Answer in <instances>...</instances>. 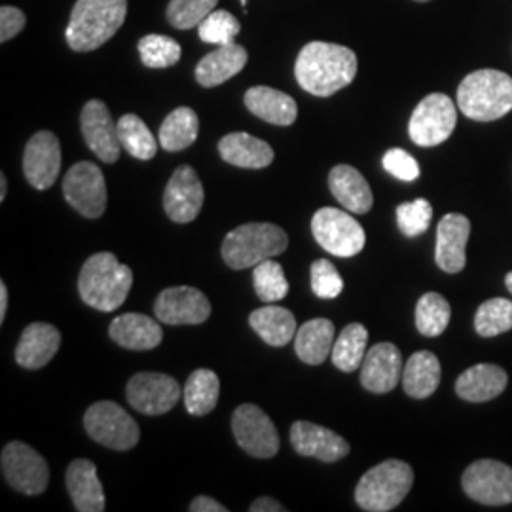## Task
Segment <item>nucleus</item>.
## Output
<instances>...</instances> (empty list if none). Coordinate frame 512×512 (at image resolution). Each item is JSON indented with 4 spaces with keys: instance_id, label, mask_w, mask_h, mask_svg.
Instances as JSON below:
<instances>
[{
    "instance_id": "41",
    "label": "nucleus",
    "mask_w": 512,
    "mask_h": 512,
    "mask_svg": "<svg viewBox=\"0 0 512 512\" xmlns=\"http://www.w3.org/2000/svg\"><path fill=\"white\" fill-rule=\"evenodd\" d=\"M217 2L219 0H171L165 16L175 29L186 31L198 27L217 8Z\"/></svg>"
},
{
    "instance_id": "44",
    "label": "nucleus",
    "mask_w": 512,
    "mask_h": 512,
    "mask_svg": "<svg viewBox=\"0 0 512 512\" xmlns=\"http://www.w3.org/2000/svg\"><path fill=\"white\" fill-rule=\"evenodd\" d=\"M311 291L319 298H336L344 291V279L329 260H315L311 264Z\"/></svg>"
},
{
    "instance_id": "27",
    "label": "nucleus",
    "mask_w": 512,
    "mask_h": 512,
    "mask_svg": "<svg viewBox=\"0 0 512 512\" xmlns=\"http://www.w3.org/2000/svg\"><path fill=\"white\" fill-rule=\"evenodd\" d=\"M329 186L332 196L342 203V207H346L349 213L365 215L374 205V196L365 177L351 165H336L330 171Z\"/></svg>"
},
{
    "instance_id": "28",
    "label": "nucleus",
    "mask_w": 512,
    "mask_h": 512,
    "mask_svg": "<svg viewBox=\"0 0 512 512\" xmlns=\"http://www.w3.org/2000/svg\"><path fill=\"white\" fill-rule=\"evenodd\" d=\"M245 107L256 118L274 126H291L298 118L293 97L268 86H256L245 93Z\"/></svg>"
},
{
    "instance_id": "15",
    "label": "nucleus",
    "mask_w": 512,
    "mask_h": 512,
    "mask_svg": "<svg viewBox=\"0 0 512 512\" xmlns=\"http://www.w3.org/2000/svg\"><path fill=\"white\" fill-rule=\"evenodd\" d=\"M80 128L86 145L101 162L114 164L120 160L122 143L118 137V126L112 122L103 101L92 99L84 105L80 114Z\"/></svg>"
},
{
    "instance_id": "24",
    "label": "nucleus",
    "mask_w": 512,
    "mask_h": 512,
    "mask_svg": "<svg viewBox=\"0 0 512 512\" xmlns=\"http://www.w3.org/2000/svg\"><path fill=\"white\" fill-rule=\"evenodd\" d=\"M61 346V332L50 323H31L23 330L16 346V361L19 366L38 370L48 365Z\"/></svg>"
},
{
    "instance_id": "39",
    "label": "nucleus",
    "mask_w": 512,
    "mask_h": 512,
    "mask_svg": "<svg viewBox=\"0 0 512 512\" xmlns=\"http://www.w3.org/2000/svg\"><path fill=\"white\" fill-rule=\"evenodd\" d=\"M512 329V302L507 298H492L484 302L475 315V330L482 338L499 336Z\"/></svg>"
},
{
    "instance_id": "4",
    "label": "nucleus",
    "mask_w": 512,
    "mask_h": 512,
    "mask_svg": "<svg viewBox=\"0 0 512 512\" xmlns=\"http://www.w3.org/2000/svg\"><path fill=\"white\" fill-rule=\"evenodd\" d=\"M458 107L475 122H494L512 110V78L495 69L467 74L458 88Z\"/></svg>"
},
{
    "instance_id": "1",
    "label": "nucleus",
    "mask_w": 512,
    "mask_h": 512,
    "mask_svg": "<svg viewBox=\"0 0 512 512\" xmlns=\"http://www.w3.org/2000/svg\"><path fill=\"white\" fill-rule=\"evenodd\" d=\"M357 55L353 50L330 42H310L296 57L294 76L304 92L330 97L355 80Z\"/></svg>"
},
{
    "instance_id": "17",
    "label": "nucleus",
    "mask_w": 512,
    "mask_h": 512,
    "mask_svg": "<svg viewBox=\"0 0 512 512\" xmlns=\"http://www.w3.org/2000/svg\"><path fill=\"white\" fill-rule=\"evenodd\" d=\"M203 198L205 194L198 173L190 165H181L165 186V213L173 222H192L202 211Z\"/></svg>"
},
{
    "instance_id": "7",
    "label": "nucleus",
    "mask_w": 512,
    "mask_h": 512,
    "mask_svg": "<svg viewBox=\"0 0 512 512\" xmlns=\"http://www.w3.org/2000/svg\"><path fill=\"white\" fill-rule=\"evenodd\" d=\"M311 232L315 241L330 255L351 258L365 249L363 226L342 209H319L311 220Z\"/></svg>"
},
{
    "instance_id": "34",
    "label": "nucleus",
    "mask_w": 512,
    "mask_h": 512,
    "mask_svg": "<svg viewBox=\"0 0 512 512\" xmlns=\"http://www.w3.org/2000/svg\"><path fill=\"white\" fill-rule=\"evenodd\" d=\"M200 133V118L188 107H179L167 114L160 128V147L167 152H181L192 147Z\"/></svg>"
},
{
    "instance_id": "43",
    "label": "nucleus",
    "mask_w": 512,
    "mask_h": 512,
    "mask_svg": "<svg viewBox=\"0 0 512 512\" xmlns=\"http://www.w3.org/2000/svg\"><path fill=\"white\" fill-rule=\"evenodd\" d=\"M433 207L423 198L414 202L401 203L397 207V224L406 238H416L431 226Z\"/></svg>"
},
{
    "instance_id": "47",
    "label": "nucleus",
    "mask_w": 512,
    "mask_h": 512,
    "mask_svg": "<svg viewBox=\"0 0 512 512\" xmlns=\"http://www.w3.org/2000/svg\"><path fill=\"white\" fill-rule=\"evenodd\" d=\"M192 512H226L228 509L224 507V505H220L217 499H213V497H209V495H200V497H196L192 503H190V507H188Z\"/></svg>"
},
{
    "instance_id": "42",
    "label": "nucleus",
    "mask_w": 512,
    "mask_h": 512,
    "mask_svg": "<svg viewBox=\"0 0 512 512\" xmlns=\"http://www.w3.org/2000/svg\"><path fill=\"white\" fill-rule=\"evenodd\" d=\"M239 31H241V25H239L238 19L226 10H213L198 25V33L203 42L217 44V46L236 42Z\"/></svg>"
},
{
    "instance_id": "29",
    "label": "nucleus",
    "mask_w": 512,
    "mask_h": 512,
    "mask_svg": "<svg viewBox=\"0 0 512 512\" xmlns=\"http://www.w3.org/2000/svg\"><path fill=\"white\" fill-rule=\"evenodd\" d=\"M219 152L224 162L241 169H264L274 162V148L249 133H230L222 137Z\"/></svg>"
},
{
    "instance_id": "5",
    "label": "nucleus",
    "mask_w": 512,
    "mask_h": 512,
    "mask_svg": "<svg viewBox=\"0 0 512 512\" xmlns=\"http://www.w3.org/2000/svg\"><path fill=\"white\" fill-rule=\"evenodd\" d=\"M289 238L283 228L270 222H251L238 226L222 241V258L234 270L255 268L256 264L283 255Z\"/></svg>"
},
{
    "instance_id": "13",
    "label": "nucleus",
    "mask_w": 512,
    "mask_h": 512,
    "mask_svg": "<svg viewBox=\"0 0 512 512\" xmlns=\"http://www.w3.org/2000/svg\"><path fill=\"white\" fill-rule=\"evenodd\" d=\"M232 431L239 446L253 458H274L279 452V435L274 421L255 404H241L232 414Z\"/></svg>"
},
{
    "instance_id": "38",
    "label": "nucleus",
    "mask_w": 512,
    "mask_h": 512,
    "mask_svg": "<svg viewBox=\"0 0 512 512\" xmlns=\"http://www.w3.org/2000/svg\"><path fill=\"white\" fill-rule=\"evenodd\" d=\"M253 283L256 296L264 304H275L289 294V281L285 277V270L272 258L256 264L253 270Z\"/></svg>"
},
{
    "instance_id": "30",
    "label": "nucleus",
    "mask_w": 512,
    "mask_h": 512,
    "mask_svg": "<svg viewBox=\"0 0 512 512\" xmlns=\"http://www.w3.org/2000/svg\"><path fill=\"white\" fill-rule=\"evenodd\" d=\"M336 342L334 323L329 319H311L296 330L294 351L306 365L317 366L327 361Z\"/></svg>"
},
{
    "instance_id": "26",
    "label": "nucleus",
    "mask_w": 512,
    "mask_h": 512,
    "mask_svg": "<svg viewBox=\"0 0 512 512\" xmlns=\"http://www.w3.org/2000/svg\"><path fill=\"white\" fill-rule=\"evenodd\" d=\"M247 50L236 42L219 46L196 65V80L203 88H215L241 73L247 65Z\"/></svg>"
},
{
    "instance_id": "25",
    "label": "nucleus",
    "mask_w": 512,
    "mask_h": 512,
    "mask_svg": "<svg viewBox=\"0 0 512 512\" xmlns=\"http://www.w3.org/2000/svg\"><path fill=\"white\" fill-rule=\"evenodd\" d=\"M509 384L507 372L497 365L471 366L467 368L456 382V393L469 403H488L499 397Z\"/></svg>"
},
{
    "instance_id": "16",
    "label": "nucleus",
    "mask_w": 512,
    "mask_h": 512,
    "mask_svg": "<svg viewBox=\"0 0 512 512\" xmlns=\"http://www.w3.org/2000/svg\"><path fill=\"white\" fill-rule=\"evenodd\" d=\"M154 313L165 325H202L211 315V302L194 287H171L156 298Z\"/></svg>"
},
{
    "instance_id": "9",
    "label": "nucleus",
    "mask_w": 512,
    "mask_h": 512,
    "mask_svg": "<svg viewBox=\"0 0 512 512\" xmlns=\"http://www.w3.org/2000/svg\"><path fill=\"white\" fill-rule=\"evenodd\" d=\"M458 122V109L444 93L427 95L412 112L408 135L418 147H437L454 133Z\"/></svg>"
},
{
    "instance_id": "11",
    "label": "nucleus",
    "mask_w": 512,
    "mask_h": 512,
    "mask_svg": "<svg viewBox=\"0 0 512 512\" xmlns=\"http://www.w3.org/2000/svg\"><path fill=\"white\" fill-rule=\"evenodd\" d=\"M65 200L86 219H99L107 209V184L92 162L74 164L63 179Z\"/></svg>"
},
{
    "instance_id": "3",
    "label": "nucleus",
    "mask_w": 512,
    "mask_h": 512,
    "mask_svg": "<svg viewBox=\"0 0 512 512\" xmlns=\"http://www.w3.org/2000/svg\"><path fill=\"white\" fill-rule=\"evenodd\" d=\"M133 285L131 268L118 262L112 253H97L90 256L78 277L80 298L99 311L118 310Z\"/></svg>"
},
{
    "instance_id": "53",
    "label": "nucleus",
    "mask_w": 512,
    "mask_h": 512,
    "mask_svg": "<svg viewBox=\"0 0 512 512\" xmlns=\"http://www.w3.org/2000/svg\"><path fill=\"white\" fill-rule=\"evenodd\" d=\"M416 2H427V0H416Z\"/></svg>"
},
{
    "instance_id": "2",
    "label": "nucleus",
    "mask_w": 512,
    "mask_h": 512,
    "mask_svg": "<svg viewBox=\"0 0 512 512\" xmlns=\"http://www.w3.org/2000/svg\"><path fill=\"white\" fill-rule=\"evenodd\" d=\"M128 0H76L65 37L74 52H93L118 33Z\"/></svg>"
},
{
    "instance_id": "6",
    "label": "nucleus",
    "mask_w": 512,
    "mask_h": 512,
    "mask_svg": "<svg viewBox=\"0 0 512 512\" xmlns=\"http://www.w3.org/2000/svg\"><path fill=\"white\" fill-rule=\"evenodd\" d=\"M414 471L401 459H387L366 471L357 484L355 501L368 512H389L397 509L412 490Z\"/></svg>"
},
{
    "instance_id": "8",
    "label": "nucleus",
    "mask_w": 512,
    "mask_h": 512,
    "mask_svg": "<svg viewBox=\"0 0 512 512\" xmlns=\"http://www.w3.org/2000/svg\"><path fill=\"white\" fill-rule=\"evenodd\" d=\"M84 427L95 442L118 452L135 448L141 439L137 421L120 404L110 401L92 404L84 414Z\"/></svg>"
},
{
    "instance_id": "46",
    "label": "nucleus",
    "mask_w": 512,
    "mask_h": 512,
    "mask_svg": "<svg viewBox=\"0 0 512 512\" xmlns=\"http://www.w3.org/2000/svg\"><path fill=\"white\" fill-rule=\"evenodd\" d=\"M25 23H27V18L19 8L4 4L0 8V40L2 42L12 40L25 27Z\"/></svg>"
},
{
    "instance_id": "10",
    "label": "nucleus",
    "mask_w": 512,
    "mask_h": 512,
    "mask_svg": "<svg viewBox=\"0 0 512 512\" xmlns=\"http://www.w3.org/2000/svg\"><path fill=\"white\" fill-rule=\"evenodd\" d=\"M0 467L4 480L19 494L40 495L50 482V467L46 459L21 440H12L2 448Z\"/></svg>"
},
{
    "instance_id": "36",
    "label": "nucleus",
    "mask_w": 512,
    "mask_h": 512,
    "mask_svg": "<svg viewBox=\"0 0 512 512\" xmlns=\"http://www.w3.org/2000/svg\"><path fill=\"white\" fill-rule=\"evenodd\" d=\"M118 137L122 148L137 160H152L158 152V141L147 124L137 114H124L118 122Z\"/></svg>"
},
{
    "instance_id": "35",
    "label": "nucleus",
    "mask_w": 512,
    "mask_h": 512,
    "mask_svg": "<svg viewBox=\"0 0 512 512\" xmlns=\"http://www.w3.org/2000/svg\"><path fill=\"white\" fill-rule=\"evenodd\" d=\"M368 344V330L361 323H351L336 338L330 359L342 372H355L363 365Z\"/></svg>"
},
{
    "instance_id": "49",
    "label": "nucleus",
    "mask_w": 512,
    "mask_h": 512,
    "mask_svg": "<svg viewBox=\"0 0 512 512\" xmlns=\"http://www.w3.org/2000/svg\"><path fill=\"white\" fill-rule=\"evenodd\" d=\"M6 311H8V287H6V283L2 281V283H0V323H4Z\"/></svg>"
},
{
    "instance_id": "20",
    "label": "nucleus",
    "mask_w": 512,
    "mask_h": 512,
    "mask_svg": "<svg viewBox=\"0 0 512 512\" xmlns=\"http://www.w3.org/2000/svg\"><path fill=\"white\" fill-rule=\"evenodd\" d=\"M291 444L294 452L304 458H315L334 463L349 454L348 440L342 439L327 427L310 421H296L291 427Z\"/></svg>"
},
{
    "instance_id": "51",
    "label": "nucleus",
    "mask_w": 512,
    "mask_h": 512,
    "mask_svg": "<svg viewBox=\"0 0 512 512\" xmlns=\"http://www.w3.org/2000/svg\"><path fill=\"white\" fill-rule=\"evenodd\" d=\"M505 285H507V289L512 293V272H509L507 277H505Z\"/></svg>"
},
{
    "instance_id": "50",
    "label": "nucleus",
    "mask_w": 512,
    "mask_h": 512,
    "mask_svg": "<svg viewBox=\"0 0 512 512\" xmlns=\"http://www.w3.org/2000/svg\"><path fill=\"white\" fill-rule=\"evenodd\" d=\"M6 192H8V181H6V175L2 173L0 175V202L6 200Z\"/></svg>"
},
{
    "instance_id": "23",
    "label": "nucleus",
    "mask_w": 512,
    "mask_h": 512,
    "mask_svg": "<svg viewBox=\"0 0 512 512\" xmlns=\"http://www.w3.org/2000/svg\"><path fill=\"white\" fill-rule=\"evenodd\" d=\"M110 338L131 351H148L158 348L164 340L160 323L143 313H124L110 323Z\"/></svg>"
},
{
    "instance_id": "37",
    "label": "nucleus",
    "mask_w": 512,
    "mask_h": 512,
    "mask_svg": "<svg viewBox=\"0 0 512 512\" xmlns=\"http://www.w3.org/2000/svg\"><path fill=\"white\" fill-rule=\"evenodd\" d=\"M452 317L448 300L439 293H425L416 306V327L427 338L440 336Z\"/></svg>"
},
{
    "instance_id": "45",
    "label": "nucleus",
    "mask_w": 512,
    "mask_h": 512,
    "mask_svg": "<svg viewBox=\"0 0 512 512\" xmlns=\"http://www.w3.org/2000/svg\"><path fill=\"white\" fill-rule=\"evenodd\" d=\"M384 167L387 173H391L395 179L404 183H412L420 177V164L403 148L387 150L384 156Z\"/></svg>"
},
{
    "instance_id": "22",
    "label": "nucleus",
    "mask_w": 512,
    "mask_h": 512,
    "mask_svg": "<svg viewBox=\"0 0 512 512\" xmlns=\"http://www.w3.org/2000/svg\"><path fill=\"white\" fill-rule=\"evenodd\" d=\"M67 490L78 512L105 511V492L97 475V467L90 459H74L67 469Z\"/></svg>"
},
{
    "instance_id": "14",
    "label": "nucleus",
    "mask_w": 512,
    "mask_h": 512,
    "mask_svg": "<svg viewBox=\"0 0 512 512\" xmlns=\"http://www.w3.org/2000/svg\"><path fill=\"white\" fill-rule=\"evenodd\" d=\"M128 401L135 410L147 416L167 414L179 403L183 389L181 384L160 372H139L128 382Z\"/></svg>"
},
{
    "instance_id": "18",
    "label": "nucleus",
    "mask_w": 512,
    "mask_h": 512,
    "mask_svg": "<svg viewBox=\"0 0 512 512\" xmlns=\"http://www.w3.org/2000/svg\"><path fill=\"white\" fill-rule=\"evenodd\" d=\"M61 169V145L52 131H38L25 147L23 173L37 190L54 186Z\"/></svg>"
},
{
    "instance_id": "31",
    "label": "nucleus",
    "mask_w": 512,
    "mask_h": 512,
    "mask_svg": "<svg viewBox=\"0 0 512 512\" xmlns=\"http://www.w3.org/2000/svg\"><path fill=\"white\" fill-rule=\"evenodd\" d=\"M440 361L431 351H416L404 365L403 387L412 399L431 397L440 384Z\"/></svg>"
},
{
    "instance_id": "48",
    "label": "nucleus",
    "mask_w": 512,
    "mask_h": 512,
    "mask_svg": "<svg viewBox=\"0 0 512 512\" xmlns=\"http://www.w3.org/2000/svg\"><path fill=\"white\" fill-rule=\"evenodd\" d=\"M251 512H285L287 509L272 497H258L249 507Z\"/></svg>"
},
{
    "instance_id": "21",
    "label": "nucleus",
    "mask_w": 512,
    "mask_h": 512,
    "mask_svg": "<svg viewBox=\"0 0 512 512\" xmlns=\"http://www.w3.org/2000/svg\"><path fill=\"white\" fill-rule=\"evenodd\" d=\"M471 234V222L465 215L448 213L437 228L435 260L446 274H459L467 264V241Z\"/></svg>"
},
{
    "instance_id": "19",
    "label": "nucleus",
    "mask_w": 512,
    "mask_h": 512,
    "mask_svg": "<svg viewBox=\"0 0 512 512\" xmlns=\"http://www.w3.org/2000/svg\"><path fill=\"white\" fill-rule=\"evenodd\" d=\"M403 376V357L395 344L382 342L366 351L361 365V384L370 393L393 391Z\"/></svg>"
},
{
    "instance_id": "40",
    "label": "nucleus",
    "mask_w": 512,
    "mask_h": 512,
    "mask_svg": "<svg viewBox=\"0 0 512 512\" xmlns=\"http://www.w3.org/2000/svg\"><path fill=\"white\" fill-rule=\"evenodd\" d=\"M139 54L145 67L150 69H167L179 63L181 59V44L173 38L164 35H147L139 40Z\"/></svg>"
},
{
    "instance_id": "12",
    "label": "nucleus",
    "mask_w": 512,
    "mask_h": 512,
    "mask_svg": "<svg viewBox=\"0 0 512 512\" xmlns=\"http://www.w3.org/2000/svg\"><path fill=\"white\" fill-rule=\"evenodd\" d=\"M465 494L482 505H511L512 467L495 459H478L461 476Z\"/></svg>"
},
{
    "instance_id": "52",
    "label": "nucleus",
    "mask_w": 512,
    "mask_h": 512,
    "mask_svg": "<svg viewBox=\"0 0 512 512\" xmlns=\"http://www.w3.org/2000/svg\"><path fill=\"white\" fill-rule=\"evenodd\" d=\"M241 2V6H247V0H239Z\"/></svg>"
},
{
    "instance_id": "32",
    "label": "nucleus",
    "mask_w": 512,
    "mask_h": 512,
    "mask_svg": "<svg viewBox=\"0 0 512 512\" xmlns=\"http://www.w3.org/2000/svg\"><path fill=\"white\" fill-rule=\"evenodd\" d=\"M249 323L251 329L272 348H283L296 336V319L293 313L274 304L253 311Z\"/></svg>"
},
{
    "instance_id": "33",
    "label": "nucleus",
    "mask_w": 512,
    "mask_h": 512,
    "mask_svg": "<svg viewBox=\"0 0 512 512\" xmlns=\"http://www.w3.org/2000/svg\"><path fill=\"white\" fill-rule=\"evenodd\" d=\"M184 406L192 416H207L219 403V376L209 368L194 370L184 384Z\"/></svg>"
}]
</instances>
